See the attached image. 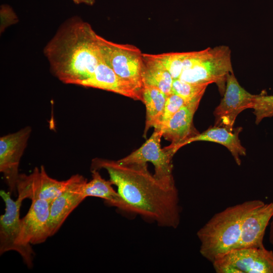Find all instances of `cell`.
<instances>
[{"label": "cell", "instance_id": "obj_4", "mask_svg": "<svg viewBox=\"0 0 273 273\" xmlns=\"http://www.w3.org/2000/svg\"><path fill=\"white\" fill-rule=\"evenodd\" d=\"M230 73H233L231 50L228 46H220L207 48L204 56L184 70L179 79L191 83H215L220 94L223 95L226 76Z\"/></svg>", "mask_w": 273, "mask_h": 273}, {"label": "cell", "instance_id": "obj_19", "mask_svg": "<svg viewBox=\"0 0 273 273\" xmlns=\"http://www.w3.org/2000/svg\"><path fill=\"white\" fill-rule=\"evenodd\" d=\"M92 179L83 185L84 197H95L103 199L108 205L125 211L124 203L110 180L103 178L98 170H92Z\"/></svg>", "mask_w": 273, "mask_h": 273}, {"label": "cell", "instance_id": "obj_23", "mask_svg": "<svg viewBox=\"0 0 273 273\" xmlns=\"http://www.w3.org/2000/svg\"><path fill=\"white\" fill-rule=\"evenodd\" d=\"M252 109L256 124L264 118L272 117L273 95H256Z\"/></svg>", "mask_w": 273, "mask_h": 273}, {"label": "cell", "instance_id": "obj_14", "mask_svg": "<svg viewBox=\"0 0 273 273\" xmlns=\"http://www.w3.org/2000/svg\"><path fill=\"white\" fill-rule=\"evenodd\" d=\"M80 85L106 90L134 100L143 101V89L118 76L103 60L92 75Z\"/></svg>", "mask_w": 273, "mask_h": 273}, {"label": "cell", "instance_id": "obj_28", "mask_svg": "<svg viewBox=\"0 0 273 273\" xmlns=\"http://www.w3.org/2000/svg\"><path fill=\"white\" fill-rule=\"evenodd\" d=\"M75 4H79V0H72Z\"/></svg>", "mask_w": 273, "mask_h": 273}, {"label": "cell", "instance_id": "obj_3", "mask_svg": "<svg viewBox=\"0 0 273 273\" xmlns=\"http://www.w3.org/2000/svg\"><path fill=\"white\" fill-rule=\"evenodd\" d=\"M264 204L259 200L247 201L214 214L197 233L201 255L212 262L218 256L235 249L244 219Z\"/></svg>", "mask_w": 273, "mask_h": 273}, {"label": "cell", "instance_id": "obj_26", "mask_svg": "<svg viewBox=\"0 0 273 273\" xmlns=\"http://www.w3.org/2000/svg\"><path fill=\"white\" fill-rule=\"evenodd\" d=\"M270 225L269 233V241L273 245V215L270 219Z\"/></svg>", "mask_w": 273, "mask_h": 273}, {"label": "cell", "instance_id": "obj_1", "mask_svg": "<svg viewBox=\"0 0 273 273\" xmlns=\"http://www.w3.org/2000/svg\"><path fill=\"white\" fill-rule=\"evenodd\" d=\"M105 169L125 205V212L140 216L161 227L175 229L180 219L176 187L168 188L148 169L147 163L124 164L95 158L92 170Z\"/></svg>", "mask_w": 273, "mask_h": 273}, {"label": "cell", "instance_id": "obj_8", "mask_svg": "<svg viewBox=\"0 0 273 273\" xmlns=\"http://www.w3.org/2000/svg\"><path fill=\"white\" fill-rule=\"evenodd\" d=\"M162 132L155 131L142 146L128 156L117 160L121 164H144L151 162L154 166V176L168 188L176 187L173 177L172 159L174 154L161 147Z\"/></svg>", "mask_w": 273, "mask_h": 273}, {"label": "cell", "instance_id": "obj_15", "mask_svg": "<svg viewBox=\"0 0 273 273\" xmlns=\"http://www.w3.org/2000/svg\"><path fill=\"white\" fill-rule=\"evenodd\" d=\"M198 106V104H186L158 129L162 131V136L171 142L170 145L165 148L174 154L183 143L195 135L193 120Z\"/></svg>", "mask_w": 273, "mask_h": 273}, {"label": "cell", "instance_id": "obj_17", "mask_svg": "<svg viewBox=\"0 0 273 273\" xmlns=\"http://www.w3.org/2000/svg\"><path fill=\"white\" fill-rule=\"evenodd\" d=\"M243 128L238 127L233 130L226 127L214 125L209 127L202 133L189 138L180 146L182 147L197 141H206L216 143L225 147L231 152L236 163L240 165L241 156L246 155V150L241 144L239 134Z\"/></svg>", "mask_w": 273, "mask_h": 273}, {"label": "cell", "instance_id": "obj_2", "mask_svg": "<svg viewBox=\"0 0 273 273\" xmlns=\"http://www.w3.org/2000/svg\"><path fill=\"white\" fill-rule=\"evenodd\" d=\"M97 35L89 24L78 17L60 27L43 50L59 80L80 85L92 75L102 60Z\"/></svg>", "mask_w": 273, "mask_h": 273}, {"label": "cell", "instance_id": "obj_16", "mask_svg": "<svg viewBox=\"0 0 273 273\" xmlns=\"http://www.w3.org/2000/svg\"><path fill=\"white\" fill-rule=\"evenodd\" d=\"M273 215V202L264 203L244 219L239 242L235 249L263 247L265 230Z\"/></svg>", "mask_w": 273, "mask_h": 273}, {"label": "cell", "instance_id": "obj_20", "mask_svg": "<svg viewBox=\"0 0 273 273\" xmlns=\"http://www.w3.org/2000/svg\"><path fill=\"white\" fill-rule=\"evenodd\" d=\"M167 96L161 90L153 86L144 85L142 102L146 109V121L145 133L151 127L159 129L164 112Z\"/></svg>", "mask_w": 273, "mask_h": 273}, {"label": "cell", "instance_id": "obj_18", "mask_svg": "<svg viewBox=\"0 0 273 273\" xmlns=\"http://www.w3.org/2000/svg\"><path fill=\"white\" fill-rule=\"evenodd\" d=\"M143 85L157 88L167 96L171 94L173 79L169 72L150 54H143Z\"/></svg>", "mask_w": 273, "mask_h": 273}, {"label": "cell", "instance_id": "obj_11", "mask_svg": "<svg viewBox=\"0 0 273 273\" xmlns=\"http://www.w3.org/2000/svg\"><path fill=\"white\" fill-rule=\"evenodd\" d=\"M31 133V128L27 126L0 138V171L11 194H16L19 163Z\"/></svg>", "mask_w": 273, "mask_h": 273}, {"label": "cell", "instance_id": "obj_9", "mask_svg": "<svg viewBox=\"0 0 273 273\" xmlns=\"http://www.w3.org/2000/svg\"><path fill=\"white\" fill-rule=\"evenodd\" d=\"M79 175H72L65 180H58L47 174L43 165L35 167L29 174H19L16 186L18 197L23 201L40 199L51 203L73 184Z\"/></svg>", "mask_w": 273, "mask_h": 273}, {"label": "cell", "instance_id": "obj_5", "mask_svg": "<svg viewBox=\"0 0 273 273\" xmlns=\"http://www.w3.org/2000/svg\"><path fill=\"white\" fill-rule=\"evenodd\" d=\"M103 61L118 76L143 89V53L136 46L108 40L98 34Z\"/></svg>", "mask_w": 273, "mask_h": 273}, {"label": "cell", "instance_id": "obj_21", "mask_svg": "<svg viewBox=\"0 0 273 273\" xmlns=\"http://www.w3.org/2000/svg\"><path fill=\"white\" fill-rule=\"evenodd\" d=\"M208 85L206 83H191L176 79L172 83V93L180 97L187 104H199Z\"/></svg>", "mask_w": 273, "mask_h": 273}, {"label": "cell", "instance_id": "obj_13", "mask_svg": "<svg viewBox=\"0 0 273 273\" xmlns=\"http://www.w3.org/2000/svg\"><path fill=\"white\" fill-rule=\"evenodd\" d=\"M86 181L79 175L73 184L51 203L48 223L50 237L58 232L69 214L85 199L83 187Z\"/></svg>", "mask_w": 273, "mask_h": 273}, {"label": "cell", "instance_id": "obj_24", "mask_svg": "<svg viewBox=\"0 0 273 273\" xmlns=\"http://www.w3.org/2000/svg\"><path fill=\"white\" fill-rule=\"evenodd\" d=\"M186 104L185 101L175 94L171 93L167 96L159 128Z\"/></svg>", "mask_w": 273, "mask_h": 273}, {"label": "cell", "instance_id": "obj_7", "mask_svg": "<svg viewBox=\"0 0 273 273\" xmlns=\"http://www.w3.org/2000/svg\"><path fill=\"white\" fill-rule=\"evenodd\" d=\"M212 263L217 273H273V251L264 247L237 248Z\"/></svg>", "mask_w": 273, "mask_h": 273}, {"label": "cell", "instance_id": "obj_27", "mask_svg": "<svg viewBox=\"0 0 273 273\" xmlns=\"http://www.w3.org/2000/svg\"><path fill=\"white\" fill-rule=\"evenodd\" d=\"M79 4H84L89 6H92L94 4L95 0H79Z\"/></svg>", "mask_w": 273, "mask_h": 273}, {"label": "cell", "instance_id": "obj_12", "mask_svg": "<svg viewBox=\"0 0 273 273\" xmlns=\"http://www.w3.org/2000/svg\"><path fill=\"white\" fill-rule=\"evenodd\" d=\"M10 192L0 191L5 204V211L0 217V254L9 251H15L20 255L21 251L17 244L21 229L20 208L23 201L17 197L14 200Z\"/></svg>", "mask_w": 273, "mask_h": 273}, {"label": "cell", "instance_id": "obj_6", "mask_svg": "<svg viewBox=\"0 0 273 273\" xmlns=\"http://www.w3.org/2000/svg\"><path fill=\"white\" fill-rule=\"evenodd\" d=\"M50 204L43 199L32 200L27 214L21 218L17 244L21 251L20 256L29 268L32 267L34 256L31 245L42 243L50 237L48 223Z\"/></svg>", "mask_w": 273, "mask_h": 273}, {"label": "cell", "instance_id": "obj_25", "mask_svg": "<svg viewBox=\"0 0 273 273\" xmlns=\"http://www.w3.org/2000/svg\"><path fill=\"white\" fill-rule=\"evenodd\" d=\"M1 32L8 26L18 22V18L12 8L7 5L1 6Z\"/></svg>", "mask_w": 273, "mask_h": 273}, {"label": "cell", "instance_id": "obj_22", "mask_svg": "<svg viewBox=\"0 0 273 273\" xmlns=\"http://www.w3.org/2000/svg\"><path fill=\"white\" fill-rule=\"evenodd\" d=\"M187 54L188 52H171L150 55L169 72L174 80L179 78Z\"/></svg>", "mask_w": 273, "mask_h": 273}, {"label": "cell", "instance_id": "obj_10", "mask_svg": "<svg viewBox=\"0 0 273 273\" xmlns=\"http://www.w3.org/2000/svg\"><path fill=\"white\" fill-rule=\"evenodd\" d=\"M255 96L241 86L234 72L228 74L223 98L214 111V125L233 130L238 115L245 109H252Z\"/></svg>", "mask_w": 273, "mask_h": 273}]
</instances>
